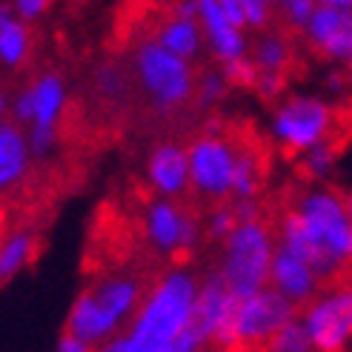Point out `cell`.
Here are the masks:
<instances>
[{
	"mask_svg": "<svg viewBox=\"0 0 352 352\" xmlns=\"http://www.w3.org/2000/svg\"><path fill=\"white\" fill-rule=\"evenodd\" d=\"M132 60L140 86L157 109H178L195 98L198 78L192 72V60L164 49L155 38L138 43Z\"/></svg>",
	"mask_w": 352,
	"mask_h": 352,
	"instance_id": "5",
	"label": "cell"
},
{
	"mask_svg": "<svg viewBox=\"0 0 352 352\" xmlns=\"http://www.w3.org/2000/svg\"><path fill=\"white\" fill-rule=\"evenodd\" d=\"M336 135L352 146V126L341 107H329L327 100L309 95H289L275 107L272 138L287 157H301Z\"/></svg>",
	"mask_w": 352,
	"mask_h": 352,
	"instance_id": "2",
	"label": "cell"
},
{
	"mask_svg": "<svg viewBox=\"0 0 352 352\" xmlns=\"http://www.w3.org/2000/svg\"><path fill=\"white\" fill-rule=\"evenodd\" d=\"M95 352H129V344H126V336H115L109 341H103Z\"/></svg>",
	"mask_w": 352,
	"mask_h": 352,
	"instance_id": "31",
	"label": "cell"
},
{
	"mask_svg": "<svg viewBox=\"0 0 352 352\" xmlns=\"http://www.w3.org/2000/svg\"><path fill=\"white\" fill-rule=\"evenodd\" d=\"M12 120L17 123V126H23V129L34 120V98H32L29 86L12 100Z\"/></svg>",
	"mask_w": 352,
	"mask_h": 352,
	"instance_id": "27",
	"label": "cell"
},
{
	"mask_svg": "<svg viewBox=\"0 0 352 352\" xmlns=\"http://www.w3.org/2000/svg\"><path fill=\"white\" fill-rule=\"evenodd\" d=\"M250 58L255 60L261 72H278L289 78V69L295 63V49L284 32L267 29V32H258V38L252 41Z\"/></svg>",
	"mask_w": 352,
	"mask_h": 352,
	"instance_id": "18",
	"label": "cell"
},
{
	"mask_svg": "<svg viewBox=\"0 0 352 352\" xmlns=\"http://www.w3.org/2000/svg\"><path fill=\"white\" fill-rule=\"evenodd\" d=\"M307 46L321 60L352 58V9L349 6H318L304 29Z\"/></svg>",
	"mask_w": 352,
	"mask_h": 352,
	"instance_id": "10",
	"label": "cell"
},
{
	"mask_svg": "<svg viewBox=\"0 0 352 352\" xmlns=\"http://www.w3.org/2000/svg\"><path fill=\"white\" fill-rule=\"evenodd\" d=\"M29 21H23L9 3H0V66L17 69L23 66L32 49V34Z\"/></svg>",
	"mask_w": 352,
	"mask_h": 352,
	"instance_id": "15",
	"label": "cell"
},
{
	"mask_svg": "<svg viewBox=\"0 0 352 352\" xmlns=\"http://www.w3.org/2000/svg\"><path fill=\"white\" fill-rule=\"evenodd\" d=\"M32 157L26 129L14 120L0 123V192H9L26 178Z\"/></svg>",
	"mask_w": 352,
	"mask_h": 352,
	"instance_id": "14",
	"label": "cell"
},
{
	"mask_svg": "<svg viewBox=\"0 0 352 352\" xmlns=\"http://www.w3.org/2000/svg\"><path fill=\"white\" fill-rule=\"evenodd\" d=\"M221 72L226 75V80H230L232 86H238V89H255V83H258V66L250 55L223 63Z\"/></svg>",
	"mask_w": 352,
	"mask_h": 352,
	"instance_id": "24",
	"label": "cell"
},
{
	"mask_svg": "<svg viewBox=\"0 0 352 352\" xmlns=\"http://www.w3.org/2000/svg\"><path fill=\"white\" fill-rule=\"evenodd\" d=\"M146 178L152 184V189L161 198H178L186 189H192V178H189V149L181 144H157L149 152L146 161Z\"/></svg>",
	"mask_w": 352,
	"mask_h": 352,
	"instance_id": "12",
	"label": "cell"
},
{
	"mask_svg": "<svg viewBox=\"0 0 352 352\" xmlns=\"http://www.w3.org/2000/svg\"><path fill=\"white\" fill-rule=\"evenodd\" d=\"M95 86L103 98H118L123 92V72L118 66H103L95 75Z\"/></svg>",
	"mask_w": 352,
	"mask_h": 352,
	"instance_id": "26",
	"label": "cell"
},
{
	"mask_svg": "<svg viewBox=\"0 0 352 352\" xmlns=\"http://www.w3.org/2000/svg\"><path fill=\"white\" fill-rule=\"evenodd\" d=\"M201 9H198V23L204 29V38L209 43V52L212 58L223 66L230 60H238L243 55H250V43H246V34L243 29H238L226 12L221 9L218 0H198Z\"/></svg>",
	"mask_w": 352,
	"mask_h": 352,
	"instance_id": "13",
	"label": "cell"
},
{
	"mask_svg": "<svg viewBox=\"0 0 352 352\" xmlns=\"http://www.w3.org/2000/svg\"><path fill=\"white\" fill-rule=\"evenodd\" d=\"M146 235L157 252L178 255V252H189L198 243L201 230L198 221L189 212H184L172 198L157 195V201H152L146 209Z\"/></svg>",
	"mask_w": 352,
	"mask_h": 352,
	"instance_id": "9",
	"label": "cell"
},
{
	"mask_svg": "<svg viewBox=\"0 0 352 352\" xmlns=\"http://www.w3.org/2000/svg\"><path fill=\"white\" fill-rule=\"evenodd\" d=\"M344 198H346V209H349V218H352V189L344 192Z\"/></svg>",
	"mask_w": 352,
	"mask_h": 352,
	"instance_id": "34",
	"label": "cell"
},
{
	"mask_svg": "<svg viewBox=\"0 0 352 352\" xmlns=\"http://www.w3.org/2000/svg\"><path fill=\"white\" fill-rule=\"evenodd\" d=\"M9 6L23 17V21H38V17H43L52 6V0H9Z\"/></svg>",
	"mask_w": 352,
	"mask_h": 352,
	"instance_id": "28",
	"label": "cell"
},
{
	"mask_svg": "<svg viewBox=\"0 0 352 352\" xmlns=\"http://www.w3.org/2000/svg\"><path fill=\"white\" fill-rule=\"evenodd\" d=\"M349 149V144L344 138H327L324 144H318V146H312V149H307L301 157H295L298 161V175L309 184V181H318V178H324V175L336 166V161L341 157V152H346Z\"/></svg>",
	"mask_w": 352,
	"mask_h": 352,
	"instance_id": "20",
	"label": "cell"
},
{
	"mask_svg": "<svg viewBox=\"0 0 352 352\" xmlns=\"http://www.w3.org/2000/svg\"><path fill=\"white\" fill-rule=\"evenodd\" d=\"M230 89H232V83L226 80V75L221 69H209V72H204L195 83V100H198V107L209 109L230 95Z\"/></svg>",
	"mask_w": 352,
	"mask_h": 352,
	"instance_id": "22",
	"label": "cell"
},
{
	"mask_svg": "<svg viewBox=\"0 0 352 352\" xmlns=\"http://www.w3.org/2000/svg\"><path fill=\"white\" fill-rule=\"evenodd\" d=\"M89 346L92 344H86L83 338L72 336V332H66V336L60 338V344H58V352H92Z\"/></svg>",
	"mask_w": 352,
	"mask_h": 352,
	"instance_id": "29",
	"label": "cell"
},
{
	"mask_svg": "<svg viewBox=\"0 0 352 352\" xmlns=\"http://www.w3.org/2000/svg\"><path fill=\"white\" fill-rule=\"evenodd\" d=\"M140 284L129 275H115L100 280L98 287L86 289L75 298L69 309L66 332L83 338L86 344H103L112 338V332L140 307Z\"/></svg>",
	"mask_w": 352,
	"mask_h": 352,
	"instance_id": "3",
	"label": "cell"
},
{
	"mask_svg": "<svg viewBox=\"0 0 352 352\" xmlns=\"http://www.w3.org/2000/svg\"><path fill=\"white\" fill-rule=\"evenodd\" d=\"M189 149V178L192 189L206 201H232V184H235V161L238 146L223 132H204L198 135Z\"/></svg>",
	"mask_w": 352,
	"mask_h": 352,
	"instance_id": "6",
	"label": "cell"
},
{
	"mask_svg": "<svg viewBox=\"0 0 352 352\" xmlns=\"http://www.w3.org/2000/svg\"><path fill=\"white\" fill-rule=\"evenodd\" d=\"M275 250H278V235L270 221L263 218L241 221L232 230V235L223 241V258L218 272L238 298L255 295L258 289L270 287Z\"/></svg>",
	"mask_w": 352,
	"mask_h": 352,
	"instance_id": "4",
	"label": "cell"
},
{
	"mask_svg": "<svg viewBox=\"0 0 352 352\" xmlns=\"http://www.w3.org/2000/svg\"><path fill=\"white\" fill-rule=\"evenodd\" d=\"M238 212H235V204L232 201H223V204H215V209H209L206 215V235L209 241H226L232 235V230L238 226Z\"/></svg>",
	"mask_w": 352,
	"mask_h": 352,
	"instance_id": "23",
	"label": "cell"
},
{
	"mask_svg": "<svg viewBox=\"0 0 352 352\" xmlns=\"http://www.w3.org/2000/svg\"><path fill=\"white\" fill-rule=\"evenodd\" d=\"M270 287L278 289L289 304H295L298 312H304L315 298L327 289L324 280L318 278V272H315L304 258H298L295 252H289L287 246H280V243H278L275 258H272Z\"/></svg>",
	"mask_w": 352,
	"mask_h": 352,
	"instance_id": "11",
	"label": "cell"
},
{
	"mask_svg": "<svg viewBox=\"0 0 352 352\" xmlns=\"http://www.w3.org/2000/svg\"><path fill=\"white\" fill-rule=\"evenodd\" d=\"M301 321L318 352H346L352 338V284L324 289L301 312Z\"/></svg>",
	"mask_w": 352,
	"mask_h": 352,
	"instance_id": "8",
	"label": "cell"
},
{
	"mask_svg": "<svg viewBox=\"0 0 352 352\" xmlns=\"http://www.w3.org/2000/svg\"><path fill=\"white\" fill-rule=\"evenodd\" d=\"M238 161H235V184H232V201H250L258 198L267 181V157L261 149L250 144H235Z\"/></svg>",
	"mask_w": 352,
	"mask_h": 352,
	"instance_id": "19",
	"label": "cell"
},
{
	"mask_svg": "<svg viewBox=\"0 0 352 352\" xmlns=\"http://www.w3.org/2000/svg\"><path fill=\"white\" fill-rule=\"evenodd\" d=\"M318 6H349L352 9V0H315Z\"/></svg>",
	"mask_w": 352,
	"mask_h": 352,
	"instance_id": "33",
	"label": "cell"
},
{
	"mask_svg": "<svg viewBox=\"0 0 352 352\" xmlns=\"http://www.w3.org/2000/svg\"><path fill=\"white\" fill-rule=\"evenodd\" d=\"M155 41L186 60H195L206 43L201 23L192 21V17H178V14H172L169 21L161 23V29L155 32Z\"/></svg>",
	"mask_w": 352,
	"mask_h": 352,
	"instance_id": "16",
	"label": "cell"
},
{
	"mask_svg": "<svg viewBox=\"0 0 352 352\" xmlns=\"http://www.w3.org/2000/svg\"><path fill=\"white\" fill-rule=\"evenodd\" d=\"M34 255V235L17 230L0 241V284L12 280Z\"/></svg>",
	"mask_w": 352,
	"mask_h": 352,
	"instance_id": "21",
	"label": "cell"
},
{
	"mask_svg": "<svg viewBox=\"0 0 352 352\" xmlns=\"http://www.w3.org/2000/svg\"><path fill=\"white\" fill-rule=\"evenodd\" d=\"M26 140H29V149L34 157H46L55 149L58 126H26Z\"/></svg>",
	"mask_w": 352,
	"mask_h": 352,
	"instance_id": "25",
	"label": "cell"
},
{
	"mask_svg": "<svg viewBox=\"0 0 352 352\" xmlns=\"http://www.w3.org/2000/svg\"><path fill=\"white\" fill-rule=\"evenodd\" d=\"M198 280L186 270L166 272L140 301L132 327L123 332L129 352H166L192 327Z\"/></svg>",
	"mask_w": 352,
	"mask_h": 352,
	"instance_id": "1",
	"label": "cell"
},
{
	"mask_svg": "<svg viewBox=\"0 0 352 352\" xmlns=\"http://www.w3.org/2000/svg\"><path fill=\"white\" fill-rule=\"evenodd\" d=\"M346 75H349V83H352V58L346 60Z\"/></svg>",
	"mask_w": 352,
	"mask_h": 352,
	"instance_id": "35",
	"label": "cell"
},
{
	"mask_svg": "<svg viewBox=\"0 0 352 352\" xmlns=\"http://www.w3.org/2000/svg\"><path fill=\"white\" fill-rule=\"evenodd\" d=\"M34 98V120L29 126H58V120L66 107V83L55 72H43L32 86Z\"/></svg>",
	"mask_w": 352,
	"mask_h": 352,
	"instance_id": "17",
	"label": "cell"
},
{
	"mask_svg": "<svg viewBox=\"0 0 352 352\" xmlns=\"http://www.w3.org/2000/svg\"><path fill=\"white\" fill-rule=\"evenodd\" d=\"M198 9H201L198 0H178V3L172 6V14H178V17H192V21H198Z\"/></svg>",
	"mask_w": 352,
	"mask_h": 352,
	"instance_id": "30",
	"label": "cell"
},
{
	"mask_svg": "<svg viewBox=\"0 0 352 352\" xmlns=\"http://www.w3.org/2000/svg\"><path fill=\"white\" fill-rule=\"evenodd\" d=\"M12 115V103H9V98H6V92L0 89V123H6V118Z\"/></svg>",
	"mask_w": 352,
	"mask_h": 352,
	"instance_id": "32",
	"label": "cell"
},
{
	"mask_svg": "<svg viewBox=\"0 0 352 352\" xmlns=\"http://www.w3.org/2000/svg\"><path fill=\"white\" fill-rule=\"evenodd\" d=\"M298 315V307L272 287L241 298L235 315V352H261Z\"/></svg>",
	"mask_w": 352,
	"mask_h": 352,
	"instance_id": "7",
	"label": "cell"
}]
</instances>
